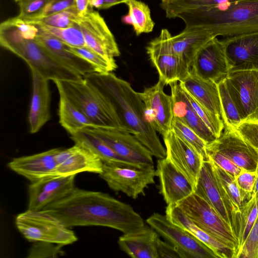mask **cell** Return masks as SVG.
<instances>
[{
  "mask_svg": "<svg viewBox=\"0 0 258 258\" xmlns=\"http://www.w3.org/2000/svg\"><path fill=\"white\" fill-rule=\"evenodd\" d=\"M42 210L57 218L69 228L99 226L128 234L145 226L142 217L131 205L106 193L75 187Z\"/></svg>",
  "mask_w": 258,
  "mask_h": 258,
  "instance_id": "6da1fadb",
  "label": "cell"
},
{
  "mask_svg": "<svg viewBox=\"0 0 258 258\" xmlns=\"http://www.w3.org/2000/svg\"><path fill=\"white\" fill-rule=\"evenodd\" d=\"M110 101L126 131L158 159L165 158L166 150L148 116L144 103L127 81L112 72L93 73L83 77Z\"/></svg>",
  "mask_w": 258,
  "mask_h": 258,
  "instance_id": "7a4b0ae2",
  "label": "cell"
},
{
  "mask_svg": "<svg viewBox=\"0 0 258 258\" xmlns=\"http://www.w3.org/2000/svg\"><path fill=\"white\" fill-rule=\"evenodd\" d=\"M185 27L205 26L214 36L228 37L258 31V0L185 10L179 13Z\"/></svg>",
  "mask_w": 258,
  "mask_h": 258,
  "instance_id": "3957f363",
  "label": "cell"
},
{
  "mask_svg": "<svg viewBox=\"0 0 258 258\" xmlns=\"http://www.w3.org/2000/svg\"><path fill=\"white\" fill-rule=\"evenodd\" d=\"M0 43L3 47L23 59L29 67L35 69L49 81L83 78L56 59L33 36L23 33L12 18L1 24Z\"/></svg>",
  "mask_w": 258,
  "mask_h": 258,
  "instance_id": "277c9868",
  "label": "cell"
},
{
  "mask_svg": "<svg viewBox=\"0 0 258 258\" xmlns=\"http://www.w3.org/2000/svg\"><path fill=\"white\" fill-rule=\"evenodd\" d=\"M53 82L94 125L126 131L110 101L84 77L77 80H55Z\"/></svg>",
  "mask_w": 258,
  "mask_h": 258,
  "instance_id": "5b68a950",
  "label": "cell"
},
{
  "mask_svg": "<svg viewBox=\"0 0 258 258\" xmlns=\"http://www.w3.org/2000/svg\"><path fill=\"white\" fill-rule=\"evenodd\" d=\"M15 223L20 232L30 241L64 246L78 240L73 231L42 210H27L17 215Z\"/></svg>",
  "mask_w": 258,
  "mask_h": 258,
  "instance_id": "8992f818",
  "label": "cell"
},
{
  "mask_svg": "<svg viewBox=\"0 0 258 258\" xmlns=\"http://www.w3.org/2000/svg\"><path fill=\"white\" fill-rule=\"evenodd\" d=\"M99 176L113 190L122 192L136 199L141 195H145V188L155 183L156 172L154 165L103 162Z\"/></svg>",
  "mask_w": 258,
  "mask_h": 258,
  "instance_id": "52a82bcc",
  "label": "cell"
},
{
  "mask_svg": "<svg viewBox=\"0 0 258 258\" xmlns=\"http://www.w3.org/2000/svg\"><path fill=\"white\" fill-rule=\"evenodd\" d=\"M176 205L198 227L233 249L237 255V238L230 226L207 202L194 192Z\"/></svg>",
  "mask_w": 258,
  "mask_h": 258,
  "instance_id": "ba28073f",
  "label": "cell"
},
{
  "mask_svg": "<svg viewBox=\"0 0 258 258\" xmlns=\"http://www.w3.org/2000/svg\"><path fill=\"white\" fill-rule=\"evenodd\" d=\"M194 192L207 202L231 228L237 238L240 211L219 181L209 160H204Z\"/></svg>",
  "mask_w": 258,
  "mask_h": 258,
  "instance_id": "9c48e42d",
  "label": "cell"
},
{
  "mask_svg": "<svg viewBox=\"0 0 258 258\" xmlns=\"http://www.w3.org/2000/svg\"><path fill=\"white\" fill-rule=\"evenodd\" d=\"M172 35L167 29H162L159 35L152 40L146 49L159 79L165 85L180 82L189 74L190 64L176 55L172 49Z\"/></svg>",
  "mask_w": 258,
  "mask_h": 258,
  "instance_id": "30bf717a",
  "label": "cell"
},
{
  "mask_svg": "<svg viewBox=\"0 0 258 258\" xmlns=\"http://www.w3.org/2000/svg\"><path fill=\"white\" fill-rule=\"evenodd\" d=\"M146 222L174 247L180 258H219L212 249L186 230L172 223L165 215L154 213Z\"/></svg>",
  "mask_w": 258,
  "mask_h": 258,
  "instance_id": "8fae6325",
  "label": "cell"
},
{
  "mask_svg": "<svg viewBox=\"0 0 258 258\" xmlns=\"http://www.w3.org/2000/svg\"><path fill=\"white\" fill-rule=\"evenodd\" d=\"M225 83L242 122L258 120V70L229 72Z\"/></svg>",
  "mask_w": 258,
  "mask_h": 258,
  "instance_id": "7c38bea8",
  "label": "cell"
},
{
  "mask_svg": "<svg viewBox=\"0 0 258 258\" xmlns=\"http://www.w3.org/2000/svg\"><path fill=\"white\" fill-rule=\"evenodd\" d=\"M85 129L100 138L124 160L143 165H154L151 153L128 132L95 125Z\"/></svg>",
  "mask_w": 258,
  "mask_h": 258,
  "instance_id": "4fadbf2b",
  "label": "cell"
},
{
  "mask_svg": "<svg viewBox=\"0 0 258 258\" xmlns=\"http://www.w3.org/2000/svg\"><path fill=\"white\" fill-rule=\"evenodd\" d=\"M76 22L82 32L86 46L109 60H114L120 55L113 35L97 11L90 8L85 15L78 17Z\"/></svg>",
  "mask_w": 258,
  "mask_h": 258,
  "instance_id": "5bb4252c",
  "label": "cell"
},
{
  "mask_svg": "<svg viewBox=\"0 0 258 258\" xmlns=\"http://www.w3.org/2000/svg\"><path fill=\"white\" fill-rule=\"evenodd\" d=\"M191 70L202 79L217 84L224 81L229 70L222 41L214 37L208 42L192 60Z\"/></svg>",
  "mask_w": 258,
  "mask_h": 258,
  "instance_id": "9a60e30c",
  "label": "cell"
},
{
  "mask_svg": "<svg viewBox=\"0 0 258 258\" xmlns=\"http://www.w3.org/2000/svg\"><path fill=\"white\" fill-rule=\"evenodd\" d=\"M229 72L258 70V31L221 40Z\"/></svg>",
  "mask_w": 258,
  "mask_h": 258,
  "instance_id": "2e32d148",
  "label": "cell"
},
{
  "mask_svg": "<svg viewBox=\"0 0 258 258\" xmlns=\"http://www.w3.org/2000/svg\"><path fill=\"white\" fill-rule=\"evenodd\" d=\"M163 137L167 158L195 188L203 158L172 129Z\"/></svg>",
  "mask_w": 258,
  "mask_h": 258,
  "instance_id": "e0dca14e",
  "label": "cell"
},
{
  "mask_svg": "<svg viewBox=\"0 0 258 258\" xmlns=\"http://www.w3.org/2000/svg\"><path fill=\"white\" fill-rule=\"evenodd\" d=\"M206 147L221 153L243 170H256L258 152L235 130L225 128L217 140Z\"/></svg>",
  "mask_w": 258,
  "mask_h": 258,
  "instance_id": "ac0fdd59",
  "label": "cell"
},
{
  "mask_svg": "<svg viewBox=\"0 0 258 258\" xmlns=\"http://www.w3.org/2000/svg\"><path fill=\"white\" fill-rule=\"evenodd\" d=\"M164 85L159 80L154 85L139 93L154 128L163 137L171 130L173 117L172 97L164 92Z\"/></svg>",
  "mask_w": 258,
  "mask_h": 258,
  "instance_id": "d6986e66",
  "label": "cell"
},
{
  "mask_svg": "<svg viewBox=\"0 0 258 258\" xmlns=\"http://www.w3.org/2000/svg\"><path fill=\"white\" fill-rule=\"evenodd\" d=\"M75 175L58 176L31 183L28 186V210L39 211L70 192Z\"/></svg>",
  "mask_w": 258,
  "mask_h": 258,
  "instance_id": "ffe728a7",
  "label": "cell"
},
{
  "mask_svg": "<svg viewBox=\"0 0 258 258\" xmlns=\"http://www.w3.org/2000/svg\"><path fill=\"white\" fill-rule=\"evenodd\" d=\"M60 149L54 148L32 155L15 158L8 166L31 183L58 176L56 173V155Z\"/></svg>",
  "mask_w": 258,
  "mask_h": 258,
  "instance_id": "44dd1931",
  "label": "cell"
},
{
  "mask_svg": "<svg viewBox=\"0 0 258 258\" xmlns=\"http://www.w3.org/2000/svg\"><path fill=\"white\" fill-rule=\"evenodd\" d=\"M156 172L160 193L167 205H176L194 192L191 183L167 158L158 160Z\"/></svg>",
  "mask_w": 258,
  "mask_h": 258,
  "instance_id": "7402d4cb",
  "label": "cell"
},
{
  "mask_svg": "<svg viewBox=\"0 0 258 258\" xmlns=\"http://www.w3.org/2000/svg\"><path fill=\"white\" fill-rule=\"evenodd\" d=\"M57 176L76 175L83 172L100 174L103 162L85 147L75 144L69 148H60L56 155Z\"/></svg>",
  "mask_w": 258,
  "mask_h": 258,
  "instance_id": "603a6c76",
  "label": "cell"
},
{
  "mask_svg": "<svg viewBox=\"0 0 258 258\" xmlns=\"http://www.w3.org/2000/svg\"><path fill=\"white\" fill-rule=\"evenodd\" d=\"M32 76V95L28 114L29 132L35 134L50 120L51 92L49 80L29 67Z\"/></svg>",
  "mask_w": 258,
  "mask_h": 258,
  "instance_id": "cb8c5ba5",
  "label": "cell"
},
{
  "mask_svg": "<svg viewBox=\"0 0 258 258\" xmlns=\"http://www.w3.org/2000/svg\"><path fill=\"white\" fill-rule=\"evenodd\" d=\"M169 85L172 100L173 118L192 130L207 145L216 141L218 138L198 114L180 84L174 82Z\"/></svg>",
  "mask_w": 258,
  "mask_h": 258,
  "instance_id": "d4e9b609",
  "label": "cell"
},
{
  "mask_svg": "<svg viewBox=\"0 0 258 258\" xmlns=\"http://www.w3.org/2000/svg\"><path fill=\"white\" fill-rule=\"evenodd\" d=\"M30 22L36 24L39 29L34 39L58 61L83 77L96 73L92 65L73 52L68 45L47 32L38 24Z\"/></svg>",
  "mask_w": 258,
  "mask_h": 258,
  "instance_id": "484cf974",
  "label": "cell"
},
{
  "mask_svg": "<svg viewBox=\"0 0 258 258\" xmlns=\"http://www.w3.org/2000/svg\"><path fill=\"white\" fill-rule=\"evenodd\" d=\"M216 37L205 26L185 27L179 34L172 36L171 44L173 51L181 57L191 67L197 54L211 39Z\"/></svg>",
  "mask_w": 258,
  "mask_h": 258,
  "instance_id": "4316f807",
  "label": "cell"
},
{
  "mask_svg": "<svg viewBox=\"0 0 258 258\" xmlns=\"http://www.w3.org/2000/svg\"><path fill=\"white\" fill-rule=\"evenodd\" d=\"M179 84L183 90L201 105L223 119L218 85L212 80L202 79L190 69Z\"/></svg>",
  "mask_w": 258,
  "mask_h": 258,
  "instance_id": "83f0119b",
  "label": "cell"
},
{
  "mask_svg": "<svg viewBox=\"0 0 258 258\" xmlns=\"http://www.w3.org/2000/svg\"><path fill=\"white\" fill-rule=\"evenodd\" d=\"M165 216L212 249L219 258H236L235 251L198 227L176 205H167Z\"/></svg>",
  "mask_w": 258,
  "mask_h": 258,
  "instance_id": "f1b7e54d",
  "label": "cell"
},
{
  "mask_svg": "<svg viewBox=\"0 0 258 258\" xmlns=\"http://www.w3.org/2000/svg\"><path fill=\"white\" fill-rule=\"evenodd\" d=\"M157 232L151 227L145 226L137 232L123 234L119 237L120 248L134 258H159L157 250Z\"/></svg>",
  "mask_w": 258,
  "mask_h": 258,
  "instance_id": "f546056e",
  "label": "cell"
},
{
  "mask_svg": "<svg viewBox=\"0 0 258 258\" xmlns=\"http://www.w3.org/2000/svg\"><path fill=\"white\" fill-rule=\"evenodd\" d=\"M56 88L59 94V122L70 135L94 125L83 112L67 97L62 89L59 87Z\"/></svg>",
  "mask_w": 258,
  "mask_h": 258,
  "instance_id": "4dcf8cb0",
  "label": "cell"
},
{
  "mask_svg": "<svg viewBox=\"0 0 258 258\" xmlns=\"http://www.w3.org/2000/svg\"><path fill=\"white\" fill-rule=\"evenodd\" d=\"M70 138L75 144L88 149L103 162L131 163L121 158L100 138L86 129L70 135Z\"/></svg>",
  "mask_w": 258,
  "mask_h": 258,
  "instance_id": "1f68e13d",
  "label": "cell"
},
{
  "mask_svg": "<svg viewBox=\"0 0 258 258\" xmlns=\"http://www.w3.org/2000/svg\"><path fill=\"white\" fill-rule=\"evenodd\" d=\"M128 14L122 18V21L132 25L137 36L152 32L155 26L150 9L146 4L138 0H128L125 3Z\"/></svg>",
  "mask_w": 258,
  "mask_h": 258,
  "instance_id": "d6a6232c",
  "label": "cell"
},
{
  "mask_svg": "<svg viewBox=\"0 0 258 258\" xmlns=\"http://www.w3.org/2000/svg\"><path fill=\"white\" fill-rule=\"evenodd\" d=\"M257 214L258 198L252 195L251 199L245 202L240 209L237 236L239 250L246 239Z\"/></svg>",
  "mask_w": 258,
  "mask_h": 258,
  "instance_id": "836d02e7",
  "label": "cell"
},
{
  "mask_svg": "<svg viewBox=\"0 0 258 258\" xmlns=\"http://www.w3.org/2000/svg\"><path fill=\"white\" fill-rule=\"evenodd\" d=\"M247 0H174L165 5H160L168 18H175L177 15L187 9L219 6Z\"/></svg>",
  "mask_w": 258,
  "mask_h": 258,
  "instance_id": "e575fe53",
  "label": "cell"
},
{
  "mask_svg": "<svg viewBox=\"0 0 258 258\" xmlns=\"http://www.w3.org/2000/svg\"><path fill=\"white\" fill-rule=\"evenodd\" d=\"M218 85L224 128L235 130L242 123L241 119L229 94L225 80L220 82Z\"/></svg>",
  "mask_w": 258,
  "mask_h": 258,
  "instance_id": "d590c367",
  "label": "cell"
},
{
  "mask_svg": "<svg viewBox=\"0 0 258 258\" xmlns=\"http://www.w3.org/2000/svg\"><path fill=\"white\" fill-rule=\"evenodd\" d=\"M69 46L70 50L73 52L82 57L92 65L95 69L96 73H110L115 70L117 68L115 60L108 59L87 46Z\"/></svg>",
  "mask_w": 258,
  "mask_h": 258,
  "instance_id": "8d00e7d4",
  "label": "cell"
},
{
  "mask_svg": "<svg viewBox=\"0 0 258 258\" xmlns=\"http://www.w3.org/2000/svg\"><path fill=\"white\" fill-rule=\"evenodd\" d=\"M35 23L38 24L47 32L70 46H86L83 34L77 22L71 27L63 28L53 27L37 22Z\"/></svg>",
  "mask_w": 258,
  "mask_h": 258,
  "instance_id": "74e56055",
  "label": "cell"
},
{
  "mask_svg": "<svg viewBox=\"0 0 258 258\" xmlns=\"http://www.w3.org/2000/svg\"><path fill=\"white\" fill-rule=\"evenodd\" d=\"M171 129L192 147L204 159L208 160L207 144L190 127L178 119L173 118Z\"/></svg>",
  "mask_w": 258,
  "mask_h": 258,
  "instance_id": "f35d334b",
  "label": "cell"
},
{
  "mask_svg": "<svg viewBox=\"0 0 258 258\" xmlns=\"http://www.w3.org/2000/svg\"><path fill=\"white\" fill-rule=\"evenodd\" d=\"M209 161L211 162L214 172L227 195L240 211L244 203L240 197L235 177L231 175L211 161Z\"/></svg>",
  "mask_w": 258,
  "mask_h": 258,
  "instance_id": "ab89813d",
  "label": "cell"
},
{
  "mask_svg": "<svg viewBox=\"0 0 258 258\" xmlns=\"http://www.w3.org/2000/svg\"><path fill=\"white\" fill-rule=\"evenodd\" d=\"M79 16L74 7L61 12L31 21L50 27L63 28L74 25Z\"/></svg>",
  "mask_w": 258,
  "mask_h": 258,
  "instance_id": "60d3db41",
  "label": "cell"
},
{
  "mask_svg": "<svg viewBox=\"0 0 258 258\" xmlns=\"http://www.w3.org/2000/svg\"><path fill=\"white\" fill-rule=\"evenodd\" d=\"M186 93L191 104L198 114L218 138L224 128V124L222 119L203 106L189 94Z\"/></svg>",
  "mask_w": 258,
  "mask_h": 258,
  "instance_id": "b9f144b4",
  "label": "cell"
},
{
  "mask_svg": "<svg viewBox=\"0 0 258 258\" xmlns=\"http://www.w3.org/2000/svg\"><path fill=\"white\" fill-rule=\"evenodd\" d=\"M50 0H20L18 18L30 21L38 19Z\"/></svg>",
  "mask_w": 258,
  "mask_h": 258,
  "instance_id": "7bdbcfd3",
  "label": "cell"
},
{
  "mask_svg": "<svg viewBox=\"0 0 258 258\" xmlns=\"http://www.w3.org/2000/svg\"><path fill=\"white\" fill-rule=\"evenodd\" d=\"M236 258H258V214L254 223Z\"/></svg>",
  "mask_w": 258,
  "mask_h": 258,
  "instance_id": "ee69618b",
  "label": "cell"
},
{
  "mask_svg": "<svg viewBox=\"0 0 258 258\" xmlns=\"http://www.w3.org/2000/svg\"><path fill=\"white\" fill-rule=\"evenodd\" d=\"M235 178L241 199L244 203L252 197L256 179V172L243 169Z\"/></svg>",
  "mask_w": 258,
  "mask_h": 258,
  "instance_id": "f6af8a7d",
  "label": "cell"
},
{
  "mask_svg": "<svg viewBox=\"0 0 258 258\" xmlns=\"http://www.w3.org/2000/svg\"><path fill=\"white\" fill-rule=\"evenodd\" d=\"M208 160L217 164L228 173L236 177L243 170L219 152L206 147Z\"/></svg>",
  "mask_w": 258,
  "mask_h": 258,
  "instance_id": "bcb514c9",
  "label": "cell"
},
{
  "mask_svg": "<svg viewBox=\"0 0 258 258\" xmlns=\"http://www.w3.org/2000/svg\"><path fill=\"white\" fill-rule=\"evenodd\" d=\"M235 130L258 152V120L243 122Z\"/></svg>",
  "mask_w": 258,
  "mask_h": 258,
  "instance_id": "7dc6e473",
  "label": "cell"
},
{
  "mask_svg": "<svg viewBox=\"0 0 258 258\" xmlns=\"http://www.w3.org/2000/svg\"><path fill=\"white\" fill-rule=\"evenodd\" d=\"M74 7L75 0H50L40 17L35 20L61 12Z\"/></svg>",
  "mask_w": 258,
  "mask_h": 258,
  "instance_id": "c3c4849f",
  "label": "cell"
},
{
  "mask_svg": "<svg viewBox=\"0 0 258 258\" xmlns=\"http://www.w3.org/2000/svg\"><path fill=\"white\" fill-rule=\"evenodd\" d=\"M157 250L159 257H180L178 252L170 243L162 241L159 237L157 240Z\"/></svg>",
  "mask_w": 258,
  "mask_h": 258,
  "instance_id": "681fc988",
  "label": "cell"
},
{
  "mask_svg": "<svg viewBox=\"0 0 258 258\" xmlns=\"http://www.w3.org/2000/svg\"><path fill=\"white\" fill-rule=\"evenodd\" d=\"M128 0H90V7L98 10L107 9L113 6L125 3Z\"/></svg>",
  "mask_w": 258,
  "mask_h": 258,
  "instance_id": "f907efd6",
  "label": "cell"
},
{
  "mask_svg": "<svg viewBox=\"0 0 258 258\" xmlns=\"http://www.w3.org/2000/svg\"><path fill=\"white\" fill-rule=\"evenodd\" d=\"M75 8L80 17L85 15L89 11L90 0H75Z\"/></svg>",
  "mask_w": 258,
  "mask_h": 258,
  "instance_id": "816d5d0a",
  "label": "cell"
},
{
  "mask_svg": "<svg viewBox=\"0 0 258 258\" xmlns=\"http://www.w3.org/2000/svg\"><path fill=\"white\" fill-rule=\"evenodd\" d=\"M256 179L252 195L258 198V161L256 168Z\"/></svg>",
  "mask_w": 258,
  "mask_h": 258,
  "instance_id": "f5cc1de1",
  "label": "cell"
},
{
  "mask_svg": "<svg viewBox=\"0 0 258 258\" xmlns=\"http://www.w3.org/2000/svg\"><path fill=\"white\" fill-rule=\"evenodd\" d=\"M174 0H161L160 5H165L172 2Z\"/></svg>",
  "mask_w": 258,
  "mask_h": 258,
  "instance_id": "db71d44e",
  "label": "cell"
},
{
  "mask_svg": "<svg viewBox=\"0 0 258 258\" xmlns=\"http://www.w3.org/2000/svg\"><path fill=\"white\" fill-rule=\"evenodd\" d=\"M20 0H15L16 2H18Z\"/></svg>",
  "mask_w": 258,
  "mask_h": 258,
  "instance_id": "11a10c76",
  "label": "cell"
}]
</instances>
